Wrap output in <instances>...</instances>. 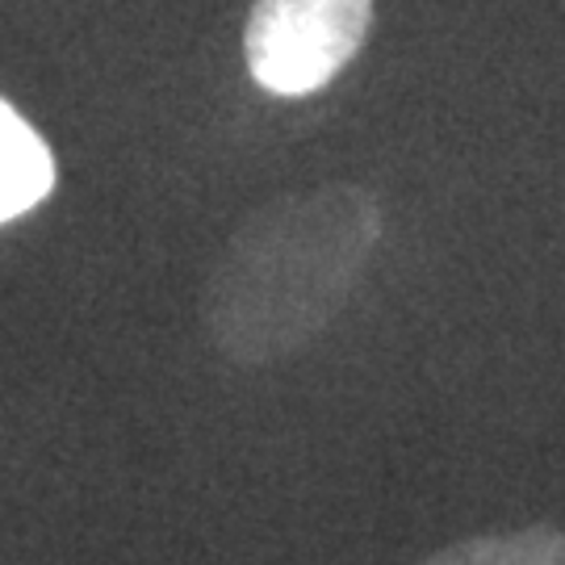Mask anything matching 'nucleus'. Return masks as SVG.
Wrapping results in <instances>:
<instances>
[{"instance_id":"obj_1","label":"nucleus","mask_w":565,"mask_h":565,"mask_svg":"<svg viewBox=\"0 0 565 565\" xmlns=\"http://www.w3.org/2000/svg\"><path fill=\"white\" fill-rule=\"evenodd\" d=\"M382 239L361 184L285 193L247 214L202 289V327L231 364H281L340 319Z\"/></svg>"},{"instance_id":"obj_2","label":"nucleus","mask_w":565,"mask_h":565,"mask_svg":"<svg viewBox=\"0 0 565 565\" xmlns=\"http://www.w3.org/2000/svg\"><path fill=\"white\" fill-rule=\"evenodd\" d=\"M373 0H256L243 60L273 97H310L340 76L369 39Z\"/></svg>"},{"instance_id":"obj_3","label":"nucleus","mask_w":565,"mask_h":565,"mask_svg":"<svg viewBox=\"0 0 565 565\" xmlns=\"http://www.w3.org/2000/svg\"><path fill=\"white\" fill-rule=\"evenodd\" d=\"M55 160L42 135L9 102H0V223H13L51 193Z\"/></svg>"},{"instance_id":"obj_4","label":"nucleus","mask_w":565,"mask_h":565,"mask_svg":"<svg viewBox=\"0 0 565 565\" xmlns=\"http://www.w3.org/2000/svg\"><path fill=\"white\" fill-rule=\"evenodd\" d=\"M424 565H565V532L557 524H527L520 532L465 536Z\"/></svg>"}]
</instances>
